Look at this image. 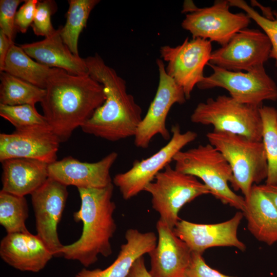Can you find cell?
<instances>
[{"label":"cell","instance_id":"obj_2","mask_svg":"<svg viewBox=\"0 0 277 277\" xmlns=\"http://www.w3.org/2000/svg\"><path fill=\"white\" fill-rule=\"evenodd\" d=\"M85 61L90 76L103 85L106 98L81 127L83 131L111 142L134 137L142 110L128 93L126 81L97 53Z\"/></svg>","mask_w":277,"mask_h":277},{"label":"cell","instance_id":"obj_24","mask_svg":"<svg viewBox=\"0 0 277 277\" xmlns=\"http://www.w3.org/2000/svg\"><path fill=\"white\" fill-rule=\"evenodd\" d=\"M52 68L32 60L20 46L13 43L5 59L3 71L45 89Z\"/></svg>","mask_w":277,"mask_h":277},{"label":"cell","instance_id":"obj_23","mask_svg":"<svg viewBox=\"0 0 277 277\" xmlns=\"http://www.w3.org/2000/svg\"><path fill=\"white\" fill-rule=\"evenodd\" d=\"M243 212L248 230L258 241L271 246L277 242V208L269 197L253 185Z\"/></svg>","mask_w":277,"mask_h":277},{"label":"cell","instance_id":"obj_11","mask_svg":"<svg viewBox=\"0 0 277 277\" xmlns=\"http://www.w3.org/2000/svg\"><path fill=\"white\" fill-rule=\"evenodd\" d=\"M212 52L211 42L201 38H186L177 46L160 48L161 59L168 63L167 74L183 89L187 100L205 76L204 69L209 64Z\"/></svg>","mask_w":277,"mask_h":277},{"label":"cell","instance_id":"obj_36","mask_svg":"<svg viewBox=\"0 0 277 277\" xmlns=\"http://www.w3.org/2000/svg\"><path fill=\"white\" fill-rule=\"evenodd\" d=\"M11 42L5 34L0 30V71H3L4 63L11 45Z\"/></svg>","mask_w":277,"mask_h":277},{"label":"cell","instance_id":"obj_22","mask_svg":"<svg viewBox=\"0 0 277 277\" xmlns=\"http://www.w3.org/2000/svg\"><path fill=\"white\" fill-rule=\"evenodd\" d=\"M126 243L122 245L115 261L104 269L83 268L74 277H127L134 262L148 254L156 246L157 237L153 232H142L130 228L125 233Z\"/></svg>","mask_w":277,"mask_h":277},{"label":"cell","instance_id":"obj_26","mask_svg":"<svg viewBox=\"0 0 277 277\" xmlns=\"http://www.w3.org/2000/svg\"><path fill=\"white\" fill-rule=\"evenodd\" d=\"M100 0H69L65 25L61 26V35L64 43L75 56H80L78 40L86 27L91 11Z\"/></svg>","mask_w":277,"mask_h":277},{"label":"cell","instance_id":"obj_34","mask_svg":"<svg viewBox=\"0 0 277 277\" xmlns=\"http://www.w3.org/2000/svg\"><path fill=\"white\" fill-rule=\"evenodd\" d=\"M37 0H26L17 11L15 16V26L17 31L26 33L33 22Z\"/></svg>","mask_w":277,"mask_h":277},{"label":"cell","instance_id":"obj_13","mask_svg":"<svg viewBox=\"0 0 277 277\" xmlns=\"http://www.w3.org/2000/svg\"><path fill=\"white\" fill-rule=\"evenodd\" d=\"M271 45L264 32L245 28L225 45L212 52L209 64L234 71H248L264 66L269 58Z\"/></svg>","mask_w":277,"mask_h":277},{"label":"cell","instance_id":"obj_19","mask_svg":"<svg viewBox=\"0 0 277 277\" xmlns=\"http://www.w3.org/2000/svg\"><path fill=\"white\" fill-rule=\"evenodd\" d=\"M0 256L13 268L32 272L43 269L54 256L41 238L28 230L7 233L0 243Z\"/></svg>","mask_w":277,"mask_h":277},{"label":"cell","instance_id":"obj_18","mask_svg":"<svg viewBox=\"0 0 277 277\" xmlns=\"http://www.w3.org/2000/svg\"><path fill=\"white\" fill-rule=\"evenodd\" d=\"M173 229L160 219L156 223L158 241L148 253L152 277H182L189 264L192 251Z\"/></svg>","mask_w":277,"mask_h":277},{"label":"cell","instance_id":"obj_27","mask_svg":"<svg viewBox=\"0 0 277 277\" xmlns=\"http://www.w3.org/2000/svg\"><path fill=\"white\" fill-rule=\"evenodd\" d=\"M29 211L25 196L0 191V224L7 233L28 230L25 222Z\"/></svg>","mask_w":277,"mask_h":277},{"label":"cell","instance_id":"obj_37","mask_svg":"<svg viewBox=\"0 0 277 277\" xmlns=\"http://www.w3.org/2000/svg\"><path fill=\"white\" fill-rule=\"evenodd\" d=\"M259 188L269 197L277 208V185H258Z\"/></svg>","mask_w":277,"mask_h":277},{"label":"cell","instance_id":"obj_32","mask_svg":"<svg viewBox=\"0 0 277 277\" xmlns=\"http://www.w3.org/2000/svg\"><path fill=\"white\" fill-rule=\"evenodd\" d=\"M25 1L1 0L0 1V30L9 40L14 42L16 32L15 16L18 5Z\"/></svg>","mask_w":277,"mask_h":277},{"label":"cell","instance_id":"obj_16","mask_svg":"<svg viewBox=\"0 0 277 277\" xmlns=\"http://www.w3.org/2000/svg\"><path fill=\"white\" fill-rule=\"evenodd\" d=\"M118 154L112 152L93 163L82 162L67 156L48 165L49 177L77 188H101L112 183L110 169Z\"/></svg>","mask_w":277,"mask_h":277},{"label":"cell","instance_id":"obj_29","mask_svg":"<svg viewBox=\"0 0 277 277\" xmlns=\"http://www.w3.org/2000/svg\"><path fill=\"white\" fill-rule=\"evenodd\" d=\"M0 115L13 125L15 131L51 129L44 115L39 114L33 105L0 104Z\"/></svg>","mask_w":277,"mask_h":277},{"label":"cell","instance_id":"obj_20","mask_svg":"<svg viewBox=\"0 0 277 277\" xmlns=\"http://www.w3.org/2000/svg\"><path fill=\"white\" fill-rule=\"evenodd\" d=\"M61 26L44 39L20 45L22 49L37 62L50 68L63 69L74 75L88 74L85 61L74 55L64 43Z\"/></svg>","mask_w":277,"mask_h":277},{"label":"cell","instance_id":"obj_1","mask_svg":"<svg viewBox=\"0 0 277 277\" xmlns=\"http://www.w3.org/2000/svg\"><path fill=\"white\" fill-rule=\"evenodd\" d=\"M41 102L44 116L61 142L82 127L106 100L102 84L90 75L52 68Z\"/></svg>","mask_w":277,"mask_h":277},{"label":"cell","instance_id":"obj_31","mask_svg":"<svg viewBox=\"0 0 277 277\" xmlns=\"http://www.w3.org/2000/svg\"><path fill=\"white\" fill-rule=\"evenodd\" d=\"M57 10L54 1H38L35 16L31 26L34 33L37 36L47 37L56 30L51 23V16Z\"/></svg>","mask_w":277,"mask_h":277},{"label":"cell","instance_id":"obj_35","mask_svg":"<svg viewBox=\"0 0 277 277\" xmlns=\"http://www.w3.org/2000/svg\"><path fill=\"white\" fill-rule=\"evenodd\" d=\"M127 277H152L146 267L143 256L134 262Z\"/></svg>","mask_w":277,"mask_h":277},{"label":"cell","instance_id":"obj_12","mask_svg":"<svg viewBox=\"0 0 277 277\" xmlns=\"http://www.w3.org/2000/svg\"><path fill=\"white\" fill-rule=\"evenodd\" d=\"M156 62L159 73L157 90L134 136V145L140 148L148 147L156 135L165 140L171 138L166 124L168 113L174 104L187 100L183 89L167 74L163 61L158 58Z\"/></svg>","mask_w":277,"mask_h":277},{"label":"cell","instance_id":"obj_7","mask_svg":"<svg viewBox=\"0 0 277 277\" xmlns=\"http://www.w3.org/2000/svg\"><path fill=\"white\" fill-rule=\"evenodd\" d=\"M151 196L153 209L160 220L173 229L179 221V213L186 204L196 197L211 194L197 177L182 173L168 165L145 188Z\"/></svg>","mask_w":277,"mask_h":277},{"label":"cell","instance_id":"obj_28","mask_svg":"<svg viewBox=\"0 0 277 277\" xmlns=\"http://www.w3.org/2000/svg\"><path fill=\"white\" fill-rule=\"evenodd\" d=\"M260 112L263 124L262 142L268 163L265 184L277 185V110L262 106Z\"/></svg>","mask_w":277,"mask_h":277},{"label":"cell","instance_id":"obj_21","mask_svg":"<svg viewBox=\"0 0 277 277\" xmlns=\"http://www.w3.org/2000/svg\"><path fill=\"white\" fill-rule=\"evenodd\" d=\"M2 191L25 196L31 194L49 177V164L27 158H12L1 162Z\"/></svg>","mask_w":277,"mask_h":277},{"label":"cell","instance_id":"obj_4","mask_svg":"<svg viewBox=\"0 0 277 277\" xmlns=\"http://www.w3.org/2000/svg\"><path fill=\"white\" fill-rule=\"evenodd\" d=\"M206 137L230 165L233 189L241 190L245 199L248 198L253 185H258L267 176L268 163L263 142L215 131L207 133Z\"/></svg>","mask_w":277,"mask_h":277},{"label":"cell","instance_id":"obj_9","mask_svg":"<svg viewBox=\"0 0 277 277\" xmlns=\"http://www.w3.org/2000/svg\"><path fill=\"white\" fill-rule=\"evenodd\" d=\"M171 132L170 141L158 151L146 159L135 160L130 169L114 176L112 183L118 188L124 200H129L144 191L155 176L173 161L174 156L197 136L192 131L182 132L177 124L172 126Z\"/></svg>","mask_w":277,"mask_h":277},{"label":"cell","instance_id":"obj_25","mask_svg":"<svg viewBox=\"0 0 277 277\" xmlns=\"http://www.w3.org/2000/svg\"><path fill=\"white\" fill-rule=\"evenodd\" d=\"M0 104L33 105L41 102L46 90L5 71L0 74Z\"/></svg>","mask_w":277,"mask_h":277},{"label":"cell","instance_id":"obj_6","mask_svg":"<svg viewBox=\"0 0 277 277\" xmlns=\"http://www.w3.org/2000/svg\"><path fill=\"white\" fill-rule=\"evenodd\" d=\"M260 108L239 103L230 96L219 95L198 104L190 120L195 124L211 125L213 131L231 133L261 142L263 124Z\"/></svg>","mask_w":277,"mask_h":277},{"label":"cell","instance_id":"obj_5","mask_svg":"<svg viewBox=\"0 0 277 277\" xmlns=\"http://www.w3.org/2000/svg\"><path fill=\"white\" fill-rule=\"evenodd\" d=\"M173 161L176 170L200 178L211 194L223 204L244 211L245 198L236 194L228 185L233 179L231 168L222 154L211 144L181 150Z\"/></svg>","mask_w":277,"mask_h":277},{"label":"cell","instance_id":"obj_8","mask_svg":"<svg viewBox=\"0 0 277 277\" xmlns=\"http://www.w3.org/2000/svg\"><path fill=\"white\" fill-rule=\"evenodd\" d=\"M208 65L213 73L204 76L196 85L200 89L222 88L237 102L258 107L265 101H277V85L264 66L244 72Z\"/></svg>","mask_w":277,"mask_h":277},{"label":"cell","instance_id":"obj_33","mask_svg":"<svg viewBox=\"0 0 277 277\" xmlns=\"http://www.w3.org/2000/svg\"><path fill=\"white\" fill-rule=\"evenodd\" d=\"M182 277H233L224 274L207 264L202 254L192 252L189 264Z\"/></svg>","mask_w":277,"mask_h":277},{"label":"cell","instance_id":"obj_30","mask_svg":"<svg viewBox=\"0 0 277 277\" xmlns=\"http://www.w3.org/2000/svg\"><path fill=\"white\" fill-rule=\"evenodd\" d=\"M230 6L236 7L244 10L264 31L271 45L269 58L275 60L277 67V15L271 19L261 15L243 0H228Z\"/></svg>","mask_w":277,"mask_h":277},{"label":"cell","instance_id":"obj_10","mask_svg":"<svg viewBox=\"0 0 277 277\" xmlns=\"http://www.w3.org/2000/svg\"><path fill=\"white\" fill-rule=\"evenodd\" d=\"M228 1L217 0L210 7L199 8L193 5L182 23V28L192 38L215 42L222 46L241 30L247 28L251 18L246 13H233Z\"/></svg>","mask_w":277,"mask_h":277},{"label":"cell","instance_id":"obj_3","mask_svg":"<svg viewBox=\"0 0 277 277\" xmlns=\"http://www.w3.org/2000/svg\"><path fill=\"white\" fill-rule=\"evenodd\" d=\"M113 189V183L101 188H77L81 205L73 219L83 223V230L76 241L63 245L61 256L88 267L97 262L99 254L105 257L111 254L110 240L116 229Z\"/></svg>","mask_w":277,"mask_h":277},{"label":"cell","instance_id":"obj_38","mask_svg":"<svg viewBox=\"0 0 277 277\" xmlns=\"http://www.w3.org/2000/svg\"><path fill=\"white\" fill-rule=\"evenodd\" d=\"M274 12H275V14L277 15V11H274Z\"/></svg>","mask_w":277,"mask_h":277},{"label":"cell","instance_id":"obj_17","mask_svg":"<svg viewBox=\"0 0 277 277\" xmlns=\"http://www.w3.org/2000/svg\"><path fill=\"white\" fill-rule=\"evenodd\" d=\"M61 142L51 129L1 133L0 161L27 158L50 164L57 161Z\"/></svg>","mask_w":277,"mask_h":277},{"label":"cell","instance_id":"obj_15","mask_svg":"<svg viewBox=\"0 0 277 277\" xmlns=\"http://www.w3.org/2000/svg\"><path fill=\"white\" fill-rule=\"evenodd\" d=\"M244 216L236 212L230 220L220 223L205 224L180 220L173 230L193 252L202 254L213 247H234L244 251L246 246L238 237V229Z\"/></svg>","mask_w":277,"mask_h":277},{"label":"cell","instance_id":"obj_14","mask_svg":"<svg viewBox=\"0 0 277 277\" xmlns=\"http://www.w3.org/2000/svg\"><path fill=\"white\" fill-rule=\"evenodd\" d=\"M67 186L48 177L45 183L31 194L37 235L54 256H61L63 246L57 234L68 197Z\"/></svg>","mask_w":277,"mask_h":277}]
</instances>
